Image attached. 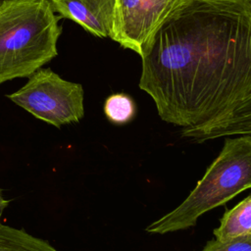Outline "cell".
Wrapping results in <instances>:
<instances>
[{
    "instance_id": "obj_2",
    "label": "cell",
    "mask_w": 251,
    "mask_h": 251,
    "mask_svg": "<svg viewBox=\"0 0 251 251\" xmlns=\"http://www.w3.org/2000/svg\"><path fill=\"white\" fill-rule=\"evenodd\" d=\"M60 19L49 0H2L0 84L29 77L57 56Z\"/></svg>"
},
{
    "instance_id": "obj_3",
    "label": "cell",
    "mask_w": 251,
    "mask_h": 251,
    "mask_svg": "<svg viewBox=\"0 0 251 251\" xmlns=\"http://www.w3.org/2000/svg\"><path fill=\"white\" fill-rule=\"evenodd\" d=\"M251 188V134L226 136L224 147L183 202L145 230L164 234L194 226L200 216Z\"/></svg>"
},
{
    "instance_id": "obj_13",
    "label": "cell",
    "mask_w": 251,
    "mask_h": 251,
    "mask_svg": "<svg viewBox=\"0 0 251 251\" xmlns=\"http://www.w3.org/2000/svg\"><path fill=\"white\" fill-rule=\"evenodd\" d=\"M1 2H2V0H0V3H1Z\"/></svg>"
},
{
    "instance_id": "obj_1",
    "label": "cell",
    "mask_w": 251,
    "mask_h": 251,
    "mask_svg": "<svg viewBox=\"0 0 251 251\" xmlns=\"http://www.w3.org/2000/svg\"><path fill=\"white\" fill-rule=\"evenodd\" d=\"M139 87L160 118L207 124L251 95L250 0H182L140 55Z\"/></svg>"
},
{
    "instance_id": "obj_7",
    "label": "cell",
    "mask_w": 251,
    "mask_h": 251,
    "mask_svg": "<svg viewBox=\"0 0 251 251\" xmlns=\"http://www.w3.org/2000/svg\"><path fill=\"white\" fill-rule=\"evenodd\" d=\"M241 134H251V95L219 119L181 129L182 137L195 142Z\"/></svg>"
},
{
    "instance_id": "obj_14",
    "label": "cell",
    "mask_w": 251,
    "mask_h": 251,
    "mask_svg": "<svg viewBox=\"0 0 251 251\" xmlns=\"http://www.w3.org/2000/svg\"><path fill=\"white\" fill-rule=\"evenodd\" d=\"M250 2H251V0H250Z\"/></svg>"
},
{
    "instance_id": "obj_12",
    "label": "cell",
    "mask_w": 251,
    "mask_h": 251,
    "mask_svg": "<svg viewBox=\"0 0 251 251\" xmlns=\"http://www.w3.org/2000/svg\"><path fill=\"white\" fill-rule=\"evenodd\" d=\"M9 203H10L9 200L4 199V197H3V195H2V189L0 188V225H2V224H1V217H2L3 211H4V209L9 205Z\"/></svg>"
},
{
    "instance_id": "obj_11",
    "label": "cell",
    "mask_w": 251,
    "mask_h": 251,
    "mask_svg": "<svg viewBox=\"0 0 251 251\" xmlns=\"http://www.w3.org/2000/svg\"><path fill=\"white\" fill-rule=\"evenodd\" d=\"M202 251H251V234L226 240H209Z\"/></svg>"
},
{
    "instance_id": "obj_5",
    "label": "cell",
    "mask_w": 251,
    "mask_h": 251,
    "mask_svg": "<svg viewBox=\"0 0 251 251\" xmlns=\"http://www.w3.org/2000/svg\"><path fill=\"white\" fill-rule=\"evenodd\" d=\"M182 0H117L111 39L141 55L165 18Z\"/></svg>"
},
{
    "instance_id": "obj_6",
    "label": "cell",
    "mask_w": 251,
    "mask_h": 251,
    "mask_svg": "<svg viewBox=\"0 0 251 251\" xmlns=\"http://www.w3.org/2000/svg\"><path fill=\"white\" fill-rule=\"evenodd\" d=\"M54 12L98 37H112L117 0H49Z\"/></svg>"
},
{
    "instance_id": "obj_4",
    "label": "cell",
    "mask_w": 251,
    "mask_h": 251,
    "mask_svg": "<svg viewBox=\"0 0 251 251\" xmlns=\"http://www.w3.org/2000/svg\"><path fill=\"white\" fill-rule=\"evenodd\" d=\"M7 97L56 127L77 123L84 115L81 84L62 78L51 69H39L22 88Z\"/></svg>"
},
{
    "instance_id": "obj_10",
    "label": "cell",
    "mask_w": 251,
    "mask_h": 251,
    "mask_svg": "<svg viewBox=\"0 0 251 251\" xmlns=\"http://www.w3.org/2000/svg\"><path fill=\"white\" fill-rule=\"evenodd\" d=\"M103 110L106 118L112 124L126 125L135 117L136 105L127 94L115 93L107 97Z\"/></svg>"
},
{
    "instance_id": "obj_8",
    "label": "cell",
    "mask_w": 251,
    "mask_h": 251,
    "mask_svg": "<svg viewBox=\"0 0 251 251\" xmlns=\"http://www.w3.org/2000/svg\"><path fill=\"white\" fill-rule=\"evenodd\" d=\"M213 233L219 240L251 234V194L230 210H226Z\"/></svg>"
},
{
    "instance_id": "obj_9",
    "label": "cell",
    "mask_w": 251,
    "mask_h": 251,
    "mask_svg": "<svg viewBox=\"0 0 251 251\" xmlns=\"http://www.w3.org/2000/svg\"><path fill=\"white\" fill-rule=\"evenodd\" d=\"M0 251H58L47 241L24 229L0 225Z\"/></svg>"
}]
</instances>
